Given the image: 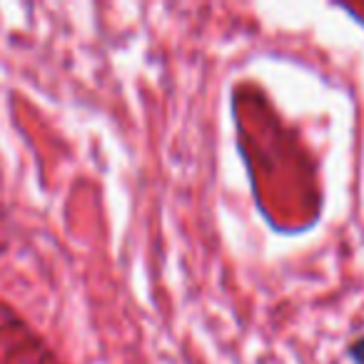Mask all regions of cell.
Listing matches in <instances>:
<instances>
[{
	"label": "cell",
	"mask_w": 364,
	"mask_h": 364,
	"mask_svg": "<svg viewBox=\"0 0 364 364\" xmlns=\"http://www.w3.org/2000/svg\"><path fill=\"white\" fill-rule=\"evenodd\" d=\"M349 357H352L357 364H364V337L354 339V342L349 344Z\"/></svg>",
	"instance_id": "6da1fadb"
}]
</instances>
